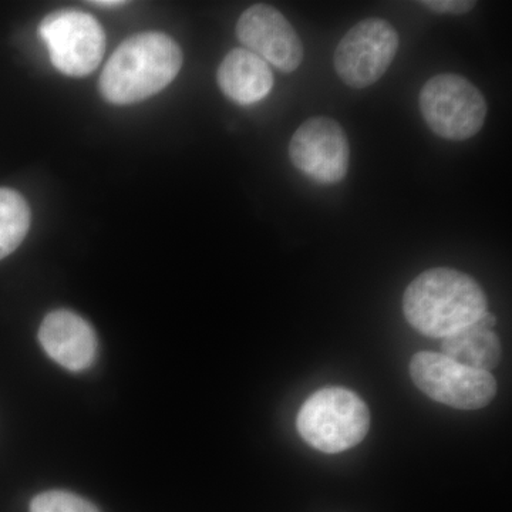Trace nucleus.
<instances>
[{
  "label": "nucleus",
  "instance_id": "nucleus-1",
  "mask_svg": "<svg viewBox=\"0 0 512 512\" xmlns=\"http://www.w3.org/2000/svg\"><path fill=\"white\" fill-rule=\"evenodd\" d=\"M403 311L421 335L444 339L480 320L487 312V298L471 276L456 269L434 268L407 286Z\"/></svg>",
  "mask_w": 512,
  "mask_h": 512
},
{
  "label": "nucleus",
  "instance_id": "nucleus-2",
  "mask_svg": "<svg viewBox=\"0 0 512 512\" xmlns=\"http://www.w3.org/2000/svg\"><path fill=\"white\" fill-rule=\"evenodd\" d=\"M183 67V52L170 36L144 32L124 40L100 77V93L113 104H133L160 93Z\"/></svg>",
  "mask_w": 512,
  "mask_h": 512
},
{
  "label": "nucleus",
  "instance_id": "nucleus-3",
  "mask_svg": "<svg viewBox=\"0 0 512 512\" xmlns=\"http://www.w3.org/2000/svg\"><path fill=\"white\" fill-rule=\"evenodd\" d=\"M296 429L309 446L326 454L348 451L369 433L366 403L345 387H325L299 409Z\"/></svg>",
  "mask_w": 512,
  "mask_h": 512
},
{
  "label": "nucleus",
  "instance_id": "nucleus-4",
  "mask_svg": "<svg viewBox=\"0 0 512 512\" xmlns=\"http://www.w3.org/2000/svg\"><path fill=\"white\" fill-rule=\"evenodd\" d=\"M420 111L437 136L464 141L476 136L487 117V103L474 84L458 74H437L420 92Z\"/></svg>",
  "mask_w": 512,
  "mask_h": 512
},
{
  "label": "nucleus",
  "instance_id": "nucleus-5",
  "mask_svg": "<svg viewBox=\"0 0 512 512\" xmlns=\"http://www.w3.org/2000/svg\"><path fill=\"white\" fill-rule=\"evenodd\" d=\"M410 376L426 396L453 409H483L497 394V382L490 372L458 365L441 353H416Z\"/></svg>",
  "mask_w": 512,
  "mask_h": 512
},
{
  "label": "nucleus",
  "instance_id": "nucleus-6",
  "mask_svg": "<svg viewBox=\"0 0 512 512\" xmlns=\"http://www.w3.org/2000/svg\"><path fill=\"white\" fill-rule=\"evenodd\" d=\"M40 36L50 60L66 76H89L99 67L106 50V35L93 16L79 10L52 13L40 25Z\"/></svg>",
  "mask_w": 512,
  "mask_h": 512
},
{
  "label": "nucleus",
  "instance_id": "nucleus-7",
  "mask_svg": "<svg viewBox=\"0 0 512 512\" xmlns=\"http://www.w3.org/2000/svg\"><path fill=\"white\" fill-rule=\"evenodd\" d=\"M399 49V35L389 22L369 18L342 37L335 52V69L352 89H366L389 69Z\"/></svg>",
  "mask_w": 512,
  "mask_h": 512
},
{
  "label": "nucleus",
  "instance_id": "nucleus-8",
  "mask_svg": "<svg viewBox=\"0 0 512 512\" xmlns=\"http://www.w3.org/2000/svg\"><path fill=\"white\" fill-rule=\"evenodd\" d=\"M349 141L338 121L313 117L295 131L289 157L306 177L319 184H338L349 171Z\"/></svg>",
  "mask_w": 512,
  "mask_h": 512
},
{
  "label": "nucleus",
  "instance_id": "nucleus-9",
  "mask_svg": "<svg viewBox=\"0 0 512 512\" xmlns=\"http://www.w3.org/2000/svg\"><path fill=\"white\" fill-rule=\"evenodd\" d=\"M237 36L249 52L281 72L292 73L301 66V37L288 19L272 6L254 5L245 10L237 23Z\"/></svg>",
  "mask_w": 512,
  "mask_h": 512
},
{
  "label": "nucleus",
  "instance_id": "nucleus-10",
  "mask_svg": "<svg viewBox=\"0 0 512 512\" xmlns=\"http://www.w3.org/2000/svg\"><path fill=\"white\" fill-rule=\"evenodd\" d=\"M39 340L47 355L72 372L86 370L96 359V333L90 323L77 313H49L40 325Z\"/></svg>",
  "mask_w": 512,
  "mask_h": 512
},
{
  "label": "nucleus",
  "instance_id": "nucleus-11",
  "mask_svg": "<svg viewBox=\"0 0 512 512\" xmlns=\"http://www.w3.org/2000/svg\"><path fill=\"white\" fill-rule=\"evenodd\" d=\"M218 84L229 100L249 106L264 100L274 86L271 67L247 49H234L218 69Z\"/></svg>",
  "mask_w": 512,
  "mask_h": 512
},
{
  "label": "nucleus",
  "instance_id": "nucleus-12",
  "mask_svg": "<svg viewBox=\"0 0 512 512\" xmlns=\"http://www.w3.org/2000/svg\"><path fill=\"white\" fill-rule=\"evenodd\" d=\"M441 355L458 365L490 372L500 363L501 342L493 329L477 320L474 325L444 338L441 342Z\"/></svg>",
  "mask_w": 512,
  "mask_h": 512
},
{
  "label": "nucleus",
  "instance_id": "nucleus-13",
  "mask_svg": "<svg viewBox=\"0 0 512 512\" xmlns=\"http://www.w3.org/2000/svg\"><path fill=\"white\" fill-rule=\"evenodd\" d=\"M29 227L28 202L18 191L0 188V261L18 249Z\"/></svg>",
  "mask_w": 512,
  "mask_h": 512
},
{
  "label": "nucleus",
  "instance_id": "nucleus-14",
  "mask_svg": "<svg viewBox=\"0 0 512 512\" xmlns=\"http://www.w3.org/2000/svg\"><path fill=\"white\" fill-rule=\"evenodd\" d=\"M30 512H100L96 505L67 491L53 490L36 495Z\"/></svg>",
  "mask_w": 512,
  "mask_h": 512
},
{
  "label": "nucleus",
  "instance_id": "nucleus-15",
  "mask_svg": "<svg viewBox=\"0 0 512 512\" xmlns=\"http://www.w3.org/2000/svg\"><path fill=\"white\" fill-rule=\"evenodd\" d=\"M421 5L437 13H451V15H464L476 6V2L470 0H427Z\"/></svg>",
  "mask_w": 512,
  "mask_h": 512
},
{
  "label": "nucleus",
  "instance_id": "nucleus-16",
  "mask_svg": "<svg viewBox=\"0 0 512 512\" xmlns=\"http://www.w3.org/2000/svg\"><path fill=\"white\" fill-rule=\"evenodd\" d=\"M94 6H99V8H119V6L126 5V2H120V0H96V2H90Z\"/></svg>",
  "mask_w": 512,
  "mask_h": 512
}]
</instances>
